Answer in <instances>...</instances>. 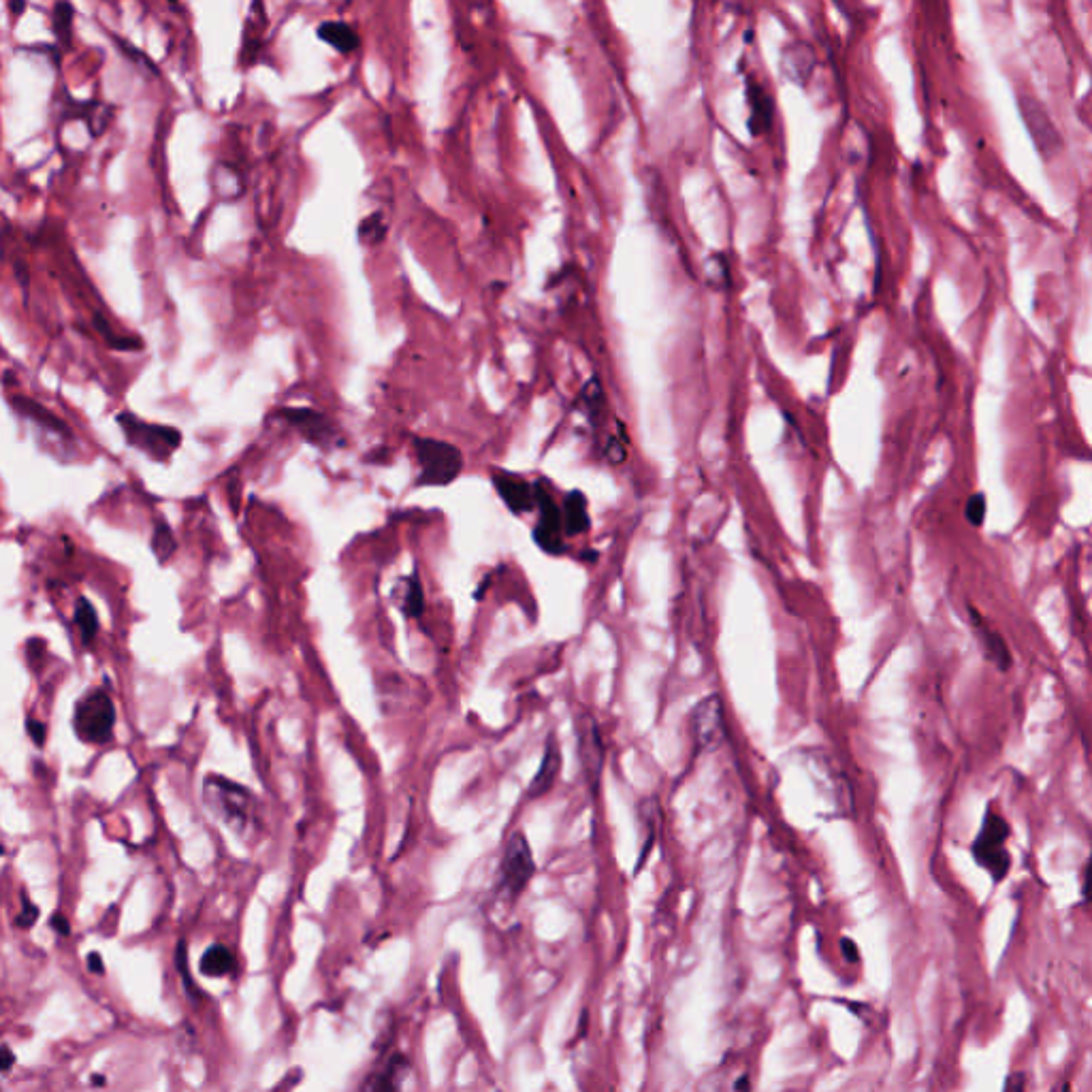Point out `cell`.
Returning <instances> with one entry per match:
<instances>
[{
  "label": "cell",
  "mask_w": 1092,
  "mask_h": 1092,
  "mask_svg": "<svg viewBox=\"0 0 1092 1092\" xmlns=\"http://www.w3.org/2000/svg\"><path fill=\"white\" fill-rule=\"evenodd\" d=\"M203 802L237 835H244L255 822V796L248 787L220 774H209L203 781Z\"/></svg>",
  "instance_id": "cell-1"
},
{
  "label": "cell",
  "mask_w": 1092,
  "mask_h": 1092,
  "mask_svg": "<svg viewBox=\"0 0 1092 1092\" xmlns=\"http://www.w3.org/2000/svg\"><path fill=\"white\" fill-rule=\"evenodd\" d=\"M414 459L419 465L417 487H448L463 471V453L455 444L414 435Z\"/></svg>",
  "instance_id": "cell-2"
},
{
  "label": "cell",
  "mask_w": 1092,
  "mask_h": 1092,
  "mask_svg": "<svg viewBox=\"0 0 1092 1092\" xmlns=\"http://www.w3.org/2000/svg\"><path fill=\"white\" fill-rule=\"evenodd\" d=\"M116 422L124 433L126 444L157 463H167L182 446V432L171 425L147 422L129 410L119 412Z\"/></svg>",
  "instance_id": "cell-3"
},
{
  "label": "cell",
  "mask_w": 1092,
  "mask_h": 1092,
  "mask_svg": "<svg viewBox=\"0 0 1092 1092\" xmlns=\"http://www.w3.org/2000/svg\"><path fill=\"white\" fill-rule=\"evenodd\" d=\"M1011 835L1010 823L1003 815L997 811H985L982 826L977 830V836L971 845V854L973 860L995 879V884H1000L1007 877L1011 869V856L1010 849L1005 847L1007 838Z\"/></svg>",
  "instance_id": "cell-4"
},
{
  "label": "cell",
  "mask_w": 1092,
  "mask_h": 1092,
  "mask_svg": "<svg viewBox=\"0 0 1092 1092\" xmlns=\"http://www.w3.org/2000/svg\"><path fill=\"white\" fill-rule=\"evenodd\" d=\"M116 704L107 689L96 687L83 694L75 704L73 730L80 741L88 745H107L114 738Z\"/></svg>",
  "instance_id": "cell-5"
},
{
  "label": "cell",
  "mask_w": 1092,
  "mask_h": 1092,
  "mask_svg": "<svg viewBox=\"0 0 1092 1092\" xmlns=\"http://www.w3.org/2000/svg\"><path fill=\"white\" fill-rule=\"evenodd\" d=\"M535 875V860L530 847V841L523 833H514L504 847L502 864H499V890L504 897L517 900L527 890Z\"/></svg>",
  "instance_id": "cell-6"
},
{
  "label": "cell",
  "mask_w": 1092,
  "mask_h": 1092,
  "mask_svg": "<svg viewBox=\"0 0 1092 1092\" xmlns=\"http://www.w3.org/2000/svg\"><path fill=\"white\" fill-rule=\"evenodd\" d=\"M276 419L293 427L303 440L319 448L342 446V435L325 412L316 408H276Z\"/></svg>",
  "instance_id": "cell-7"
},
{
  "label": "cell",
  "mask_w": 1092,
  "mask_h": 1092,
  "mask_svg": "<svg viewBox=\"0 0 1092 1092\" xmlns=\"http://www.w3.org/2000/svg\"><path fill=\"white\" fill-rule=\"evenodd\" d=\"M535 508H538V525L533 530V540L542 551L548 555H559L566 548L563 542V512L561 506L555 502L553 491L546 481L535 483Z\"/></svg>",
  "instance_id": "cell-8"
},
{
  "label": "cell",
  "mask_w": 1092,
  "mask_h": 1092,
  "mask_svg": "<svg viewBox=\"0 0 1092 1092\" xmlns=\"http://www.w3.org/2000/svg\"><path fill=\"white\" fill-rule=\"evenodd\" d=\"M689 732H692V743L697 753L720 749L725 741V715L720 696L710 694L696 704Z\"/></svg>",
  "instance_id": "cell-9"
},
{
  "label": "cell",
  "mask_w": 1092,
  "mask_h": 1092,
  "mask_svg": "<svg viewBox=\"0 0 1092 1092\" xmlns=\"http://www.w3.org/2000/svg\"><path fill=\"white\" fill-rule=\"evenodd\" d=\"M491 483L506 508L514 514L532 512L538 504L535 502V483H530L521 474L508 470H493Z\"/></svg>",
  "instance_id": "cell-10"
},
{
  "label": "cell",
  "mask_w": 1092,
  "mask_h": 1092,
  "mask_svg": "<svg viewBox=\"0 0 1092 1092\" xmlns=\"http://www.w3.org/2000/svg\"><path fill=\"white\" fill-rule=\"evenodd\" d=\"M9 404L18 417H22L24 420H31L34 427L41 429V432L52 433L54 438H60L65 442L73 440V433H70L67 422H62L54 412H49L45 406H41L39 401H34L26 395H19L18 393V395H9Z\"/></svg>",
  "instance_id": "cell-11"
},
{
  "label": "cell",
  "mask_w": 1092,
  "mask_h": 1092,
  "mask_svg": "<svg viewBox=\"0 0 1092 1092\" xmlns=\"http://www.w3.org/2000/svg\"><path fill=\"white\" fill-rule=\"evenodd\" d=\"M969 612H971V625H973V630L977 634L979 645H982L985 658H988L992 661V664H995L998 668V671H1003V672L1010 671V668H1011V651H1010V646H1007V643L1003 640V636H1000L998 632L992 630L990 625L985 623L982 617H979V612L973 609V606H971Z\"/></svg>",
  "instance_id": "cell-12"
},
{
  "label": "cell",
  "mask_w": 1092,
  "mask_h": 1092,
  "mask_svg": "<svg viewBox=\"0 0 1092 1092\" xmlns=\"http://www.w3.org/2000/svg\"><path fill=\"white\" fill-rule=\"evenodd\" d=\"M559 771H561V751H559L558 738L548 736V741L545 745V753H542V759H540V766H538V772H535V777L530 785L532 798H542V796H546L548 792H551L555 784H558Z\"/></svg>",
  "instance_id": "cell-13"
},
{
  "label": "cell",
  "mask_w": 1092,
  "mask_h": 1092,
  "mask_svg": "<svg viewBox=\"0 0 1092 1092\" xmlns=\"http://www.w3.org/2000/svg\"><path fill=\"white\" fill-rule=\"evenodd\" d=\"M747 103H749V131L753 135H764L772 126L774 103L762 83L747 80Z\"/></svg>",
  "instance_id": "cell-14"
},
{
  "label": "cell",
  "mask_w": 1092,
  "mask_h": 1092,
  "mask_svg": "<svg viewBox=\"0 0 1092 1092\" xmlns=\"http://www.w3.org/2000/svg\"><path fill=\"white\" fill-rule=\"evenodd\" d=\"M408 1067H410V1062H408L406 1056L395 1052L384 1062L383 1069H378L376 1073L368 1077L361 1092H401V1082H404Z\"/></svg>",
  "instance_id": "cell-15"
},
{
  "label": "cell",
  "mask_w": 1092,
  "mask_h": 1092,
  "mask_svg": "<svg viewBox=\"0 0 1092 1092\" xmlns=\"http://www.w3.org/2000/svg\"><path fill=\"white\" fill-rule=\"evenodd\" d=\"M316 37H319L322 44L333 47L335 52L346 56L357 52L358 45H361V37H358L355 28L348 22H344V19H327V22H320L319 28H316Z\"/></svg>",
  "instance_id": "cell-16"
},
{
  "label": "cell",
  "mask_w": 1092,
  "mask_h": 1092,
  "mask_svg": "<svg viewBox=\"0 0 1092 1092\" xmlns=\"http://www.w3.org/2000/svg\"><path fill=\"white\" fill-rule=\"evenodd\" d=\"M563 512V530L568 535H581L589 532L591 517H589V504L583 491H570L566 493L561 502Z\"/></svg>",
  "instance_id": "cell-17"
},
{
  "label": "cell",
  "mask_w": 1092,
  "mask_h": 1092,
  "mask_svg": "<svg viewBox=\"0 0 1092 1092\" xmlns=\"http://www.w3.org/2000/svg\"><path fill=\"white\" fill-rule=\"evenodd\" d=\"M579 745H581V762L584 772L589 774L591 779H597V774L602 771V743H600V734H597V728L596 723L587 720L584 723L579 725Z\"/></svg>",
  "instance_id": "cell-18"
},
{
  "label": "cell",
  "mask_w": 1092,
  "mask_h": 1092,
  "mask_svg": "<svg viewBox=\"0 0 1092 1092\" xmlns=\"http://www.w3.org/2000/svg\"><path fill=\"white\" fill-rule=\"evenodd\" d=\"M199 967H201L203 975L224 977V975H229L232 969H235V956H232V952L227 946L214 943V946H209L206 949V954H203Z\"/></svg>",
  "instance_id": "cell-19"
},
{
  "label": "cell",
  "mask_w": 1092,
  "mask_h": 1092,
  "mask_svg": "<svg viewBox=\"0 0 1092 1092\" xmlns=\"http://www.w3.org/2000/svg\"><path fill=\"white\" fill-rule=\"evenodd\" d=\"M73 24L75 5L56 3L52 9V31L56 34V41H58L62 47H70V44H73Z\"/></svg>",
  "instance_id": "cell-20"
},
{
  "label": "cell",
  "mask_w": 1092,
  "mask_h": 1092,
  "mask_svg": "<svg viewBox=\"0 0 1092 1092\" xmlns=\"http://www.w3.org/2000/svg\"><path fill=\"white\" fill-rule=\"evenodd\" d=\"M73 619H75L77 630H80L83 645H93V640L96 638V634H98V615H96L94 606L90 604V600H86V597H77Z\"/></svg>",
  "instance_id": "cell-21"
},
{
  "label": "cell",
  "mask_w": 1092,
  "mask_h": 1092,
  "mask_svg": "<svg viewBox=\"0 0 1092 1092\" xmlns=\"http://www.w3.org/2000/svg\"><path fill=\"white\" fill-rule=\"evenodd\" d=\"M406 583V589H404V600H401V610H404V615L408 619H420L422 612H425V594H422V584L417 572H412V576H408L404 579Z\"/></svg>",
  "instance_id": "cell-22"
},
{
  "label": "cell",
  "mask_w": 1092,
  "mask_h": 1092,
  "mask_svg": "<svg viewBox=\"0 0 1092 1092\" xmlns=\"http://www.w3.org/2000/svg\"><path fill=\"white\" fill-rule=\"evenodd\" d=\"M175 548H178V540H175L171 527L167 523H157L152 533V551L157 555L158 563H167L175 555Z\"/></svg>",
  "instance_id": "cell-23"
},
{
  "label": "cell",
  "mask_w": 1092,
  "mask_h": 1092,
  "mask_svg": "<svg viewBox=\"0 0 1092 1092\" xmlns=\"http://www.w3.org/2000/svg\"><path fill=\"white\" fill-rule=\"evenodd\" d=\"M94 327L98 333L103 335V342H107V346L116 348V350H122V352H135L144 348V344L141 340H135V337H122V335H116L114 331H111L109 322L101 319V316L94 314Z\"/></svg>",
  "instance_id": "cell-24"
},
{
  "label": "cell",
  "mask_w": 1092,
  "mask_h": 1092,
  "mask_svg": "<svg viewBox=\"0 0 1092 1092\" xmlns=\"http://www.w3.org/2000/svg\"><path fill=\"white\" fill-rule=\"evenodd\" d=\"M386 231H389V227H386L383 214H380V211H373V214H370L368 218H363V220L358 222L357 235L363 244H380L384 239Z\"/></svg>",
  "instance_id": "cell-25"
},
{
  "label": "cell",
  "mask_w": 1092,
  "mask_h": 1092,
  "mask_svg": "<svg viewBox=\"0 0 1092 1092\" xmlns=\"http://www.w3.org/2000/svg\"><path fill=\"white\" fill-rule=\"evenodd\" d=\"M985 512H988L985 496L984 493H973V496L967 499V506H964V517H967V523L973 525V527H982L984 521H985Z\"/></svg>",
  "instance_id": "cell-26"
},
{
  "label": "cell",
  "mask_w": 1092,
  "mask_h": 1092,
  "mask_svg": "<svg viewBox=\"0 0 1092 1092\" xmlns=\"http://www.w3.org/2000/svg\"><path fill=\"white\" fill-rule=\"evenodd\" d=\"M175 964H178V971L182 979H184V985H186V992L193 998L199 997V988H196L193 975H190V969H188V949H186V943L180 941L178 943V949H175Z\"/></svg>",
  "instance_id": "cell-27"
},
{
  "label": "cell",
  "mask_w": 1092,
  "mask_h": 1092,
  "mask_svg": "<svg viewBox=\"0 0 1092 1092\" xmlns=\"http://www.w3.org/2000/svg\"><path fill=\"white\" fill-rule=\"evenodd\" d=\"M39 920V907L31 903V898L26 897V892H22V909H19V913L16 915V926L18 928H31L37 924Z\"/></svg>",
  "instance_id": "cell-28"
},
{
  "label": "cell",
  "mask_w": 1092,
  "mask_h": 1092,
  "mask_svg": "<svg viewBox=\"0 0 1092 1092\" xmlns=\"http://www.w3.org/2000/svg\"><path fill=\"white\" fill-rule=\"evenodd\" d=\"M26 732H28V736H31V741L34 745H37V747H44L45 745L47 728L39 720H32V717H28V720H26Z\"/></svg>",
  "instance_id": "cell-29"
},
{
  "label": "cell",
  "mask_w": 1092,
  "mask_h": 1092,
  "mask_svg": "<svg viewBox=\"0 0 1092 1092\" xmlns=\"http://www.w3.org/2000/svg\"><path fill=\"white\" fill-rule=\"evenodd\" d=\"M1026 1090V1073L1023 1071H1013L1011 1075L1005 1077L1003 1092H1024Z\"/></svg>",
  "instance_id": "cell-30"
},
{
  "label": "cell",
  "mask_w": 1092,
  "mask_h": 1092,
  "mask_svg": "<svg viewBox=\"0 0 1092 1092\" xmlns=\"http://www.w3.org/2000/svg\"><path fill=\"white\" fill-rule=\"evenodd\" d=\"M1082 897L1086 903H1092V854L1084 869V882H1082Z\"/></svg>",
  "instance_id": "cell-31"
},
{
  "label": "cell",
  "mask_w": 1092,
  "mask_h": 1092,
  "mask_svg": "<svg viewBox=\"0 0 1092 1092\" xmlns=\"http://www.w3.org/2000/svg\"><path fill=\"white\" fill-rule=\"evenodd\" d=\"M49 926H52L60 936H69L70 935V924H69V920L62 913H54L52 920H49Z\"/></svg>",
  "instance_id": "cell-32"
},
{
  "label": "cell",
  "mask_w": 1092,
  "mask_h": 1092,
  "mask_svg": "<svg viewBox=\"0 0 1092 1092\" xmlns=\"http://www.w3.org/2000/svg\"><path fill=\"white\" fill-rule=\"evenodd\" d=\"M841 948H843L845 958H847V962H858V960H860V952H858V946L851 939H847V936H845V939L841 941Z\"/></svg>",
  "instance_id": "cell-33"
},
{
  "label": "cell",
  "mask_w": 1092,
  "mask_h": 1092,
  "mask_svg": "<svg viewBox=\"0 0 1092 1092\" xmlns=\"http://www.w3.org/2000/svg\"><path fill=\"white\" fill-rule=\"evenodd\" d=\"M88 969H90V973H94V975H103L105 973L103 958L98 956L96 952H93V954L88 956Z\"/></svg>",
  "instance_id": "cell-34"
},
{
  "label": "cell",
  "mask_w": 1092,
  "mask_h": 1092,
  "mask_svg": "<svg viewBox=\"0 0 1092 1092\" xmlns=\"http://www.w3.org/2000/svg\"><path fill=\"white\" fill-rule=\"evenodd\" d=\"M13 1062H16V1056H13L11 1048L5 1044L3 1046V1073H9L11 1067H13Z\"/></svg>",
  "instance_id": "cell-35"
},
{
  "label": "cell",
  "mask_w": 1092,
  "mask_h": 1092,
  "mask_svg": "<svg viewBox=\"0 0 1092 1092\" xmlns=\"http://www.w3.org/2000/svg\"><path fill=\"white\" fill-rule=\"evenodd\" d=\"M6 6H9V11L13 13V18H19V16H22V13L28 9V5H26V3H13V0H11V3L6 5Z\"/></svg>",
  "instance_id": "cell-36"
},
{
  "label": "cell",
  "mask_w": 1092,
  "mask_h": 1092,
  "mask_svg": "<svg viewBox=\"0 0 1092 1092\" xmlns=\"http://www.w3.org/2000/svg\"><path fill=\"white\" fill-rule=\"evenodd\" d=\"M16 278L22 280V288L26 291V288H28V278H26V267L24 265H16Z\"/></svg>",
  "instance_id": "cell-37"
},
{
  "label": "cell",
  "mask_w": 1092,
  "mask_h": 1092,
  "mask_svg": "<svg viewBox=\"0 0 1092 1092\" xmlns=\"http://www.w3.org/2000/svg\"><path fill=\"white\" fill-rule=\"evenodd\" d=\"M105 1082H107V1080H105V1075L101 1077V1075L96 1073V1075L93 1077V1084H94V1086H105Z\"/></svg>",
  "instance_id": "cell-38"
}]
</instances>
